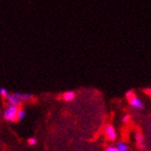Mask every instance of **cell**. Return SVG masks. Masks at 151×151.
<instances>
[{
    "instance_id": "1",
    "label": "cell",
    "mask_w": 151,
    "mask_h": 151,
    "mask_svg": "<svg viewBox=\"0 0 151 151\" xmlns=\"http://www.w3.org/2000/svg\"><path fill=\"white\" fill-rule=\"evenodd\" d=\"M17 112H19V107L17 106H12L9 105L4 112H3V118L4 120L9 122H14L17 119Z\"/></svg>"
},
{
    "instance_id": "2",
    "label": "cell",
    "mask_w": 151,
    "mask_h": 151,
    "mask_svg": "<svg viewBox=\"0 0 151 151\" xmlns=\"http://www.w3.org/2000/svg\"><path fill=\"white\" fill-rule=\"evenodd\" d=\"M129 104L131 107L134 108V109H136V110H142L144 107H145L144 101H142V99L137 96V95H135L134 97H132L131 99H129Z\"/></svg>"
},
{
    "instance_id": "3",
    "label": "cell",
    "mask_w": 151,
    "mask_h": 151,
    "mask_svg": "<svg viewBox=\"0 0 151 151\" xmlns=\"http://www.w3.org/2000/svg\"><path fill=\"white\" fill-rule=\"evenodd\" d=\"M105 136L108 140L110 142H114L116 139V131L114 129V126L111 125V124H108L106 127H105Z\"/></svg>"
},
{
    "instance_id": "4",
    "label": "cell",
    "mask_w": 151,
    "mask_h": 151,
    "mask_svg": "<svg viewBox=\"0 0 151 151\" xmlns=\"http://www.w3.org/2000/svg\"><path fill=\"white\" fill-rule=\"evenodd\" d=\"M135 139H136V144H137V147L139 149H144L145 148V137L140 132H137L135 135Z\"/></svg>"
},
{
    "instance_id": "5",
    "label": "cell",
    "mask_w": 151,
    "mask_h": 151,
    "mask_svg": "<svg viewBox=\"0 0 151 151\" xmlns=\"http://www.w3.org/2000/svg\"><path fill=\"white\" fill-rule=\"evenodd\" d=\"M6 99H8V103H9V105H12V106H17L19 107V99L15 96V94H8L6 96Z\"/></svg>"
},
{
    "instance_id": "6",
    "label": "cell",
    "mask_w": 151,
    "mask_h": 151,
    "mask_svg": "<svg viewBox=\"0 0 151 151\" xmlns=\"http://www.w3.org/2000/svg\"><path fill=\"white\" fill-rule=\"evenodd\" d=\"M14 94L19 99V101H28L30 99H32V97H34L32 94H23V93H19V92H16Z\"/></svg>"
},
{
    "instance_id": "7",
    "label": "cell",
    "mask_w": 151,
    "mask_h": 151,
    "mask_svg": "<svg viewBox=\"0 0 151 151\" xmlns=\"http://www.w3.org/2000/svg\"><path fill=\"white\" fill-rule=\"evenodd\" d=\"M76 97V93L73 91H67L63 94V98L66 101H73Z\"/></svg>"
},
{
    "instance_id": "8",
    "label": "cell",
    "mask_w": 151,
    "mask_h": 151,
    "mask_svg": "<svg viewBox=\"0 0 151 151\" xmlns=\"http://www.w3.org/2000/svg\"><path fill=\"white\" fill-rule=\"evenodd\" d=\"M116 147L119 149L120 151H129V146L126 145L125 142H119L118 144H116Z\"/></svg>"
},
{
    "instance_id": "9",
    "label": "cell",
    "mask_w": 151,
    "mask_h": 151,
    "mask_svg": "<svg viewBox=\"0 0 151 151\" xmlns=\"http://www.w3.org/2000/svg\"><path fill=\"white\" fill-rule=\"evenodd\" d=\"M26 113L25 111L23 110V109H19V112H17V121H21V120H23L24 118H25Z\"/></svg>"
},
{
    "instance_id": "10",
    "label": "cell",
    "mask_w": 151,
    "mask_h": 151,
    "mask_svg": "<svg viewBox=\"0 0 151 151\" xmlns=\"http://www.w3.org/2000/svg\"><path fill=\"white\" fill-rule=\"evenodd\" d=\"M135 95H136V94H135V92L131 90V91H127V92H126L125 96H126V98H127V101H129V99H131L132 97H134Z\"/></svg>"
},
{
    "instance_id": "11",
    "label": "cell",
    "mask_w": 151,
    "mask_h": 151,
    "mask_svg": "<svg viewBox=\"0 0 151 151\" xmlns=\"http://www.w3.org/2000/svg\"><path fill=\"white\" fill-rule=\"evenodd\" d=\"M37 144V139L35 137H32V138L28 139V145L29 146H35Z\"/></svg>"
},
{
    "instance_id": "12",
    "label": "cell",
    "mask_w": 151,
    "mask_h": 151,
    "mask_svg": "<svg viewBox=\"0 0 151 151\" xmlns=\"http://www.w3.org/2000/svg\"><path fill=\"white\" fill-rule=\"evenodd\" d=\"M106 151H120V150L116 148V146H109V147L106 148Z\"/></svg>"
},
{
    "instance_id": "13",
    "label": "cell",
    "mask_w": 151,
    "mask_h": 151,
    "mask_svg": "<svg viewBox=\"0 0 151 151\" xmlns=\"http://www.w3.org/2000/svg\"><path fill=\"white\" fill-rule=\"evenodd\" d=\"M131 121V116L129 114H125V116H123V122L124 123H129Z\"/></svg>"
},
{
    "instance_id": "14",
    "label": "cell",
    "mask_w": 151,
    "mask_h": 151,
    "mask_svg": "<svg viewBox=\"0 0 151 151\" xmlns=\"http://www.w3.org/2000/svg\"><path fill=\"white\" fill-rule=\"evenodd\" d=\"M0 95H2V96H6V95H8V92H6V88H0Z\"/></svg>"
},
{
    "instance_id": "15",
    "label": "cell",
    "mask_w": 151,
    "mask_h": 151,
    "mask_svg": "<svg viewBox=\"0 0 151 151\" xmlns=\"http://www.w3.org/2000/svg\"><path fill=\"white\" fill-rule=\"evenodd\" d=\"M145 91H146V93H147V94H148L149 96L151 97V86H150V88H146Z\"/></svg>"
}]
</instances>
